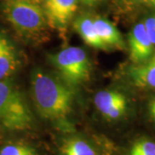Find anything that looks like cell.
Returning <instances> with one entry per match:
<instances>
[{"instance_id": "obj_15", "label": "cell", "mask_w": 155, "mask_h": 155, "mask_svg": "<svg viewBox=\"0 0 155 155\" xmlns=\"http://www.w3.org/2000/svg\"><path fill=\"white\" fill-rule=\"evenodd\" d=\"M142 22L150 41L155 48V15L147 17Z\"/></svg>"}, {"instance_id": "obj_16", "label": "cell", "mask_w": 155, "mask_h": 155, "mask_svg": "<svg viewBox=\"0 0 155 155\" xmlns=\"http://www.w3.org/2000/svg\"><path fill=\"white\" fill-rule=\"evenodd\" d=\"M147 107V115L149 116V119L151 120L152 123L155 127V96L150 98Z\"/></svg>"}, {"instance_id": "obj_19", "label": "cell", "mask_w": 155, "mask_h": 155, "mask_svg": "<svg viewBox=\"0 0 155 155\" xmlns=\"http://www.w3.org/2000/svg\"><path fill=\"white\" fill-rule=\"evenodd\" d=\"M84 3H86V4H92V3H95V2H97V1H98V0H83Z\"/></svg>"}, {"instance_id": "obj_14", "label": "cell", "mask_w": 155, "mask_h": 155, "mask_svg": "<svg viewBox=\"0 0 155 155\" xmlns=\"http://www.w3.org/2000/svg\"><path fill=\"white\" fill-rule=\"evenodd\" d=\"M0 155H38L33 147L22 142H10L0 148Z\"/></svg>"}, {"instance_id": "obj_5", "label": "cell", "mask_w": 155, "mask_h": 155, "mask_svg": "<svg viewBox=\"0 0 155 155\" xmlns=\"http://www.w3.org/2000/svg\"><path fill=\"white\" fill-rule=\"evenodd\" d=\"M97 110L111 121L120 120L127 114L129 102L121 91L116 90H104L98 91L94 97Z\"/></svg>"}, {"instance_id": "obj_10", "label": "cell", "mask_w": 155, "mask_h": 155, "mask_svg": "<svg viewBox=\"0 0 155 155\" xmlns=\"http://www.w3.org/2000/svg\"><path fill=\"white\" fill-rule=\"evenodd\" d=\"M96 30L105 48L124 49L125 42L119 30L110 22L102 17L93 18Z\"/></svg>"}, {"instance_id": "obj_1", "label": "cell", "mask_w": 155, "mask_h": 155, "mask_svg": "<svg viewBox=\"0 0 155 155\" xmlns=\"http://www.w3.org/2000/svg\"><path fill=\"white\" fill-rule=\"evenodd\" d=\"M34 104L45 119L60 120L72 110L74 94L72 89L58 78L36 70L31 79Z\"/></svg>"}, {"instance_id": "obj_7", "label": "cell", "mask_w": 155, "mask_h": 155, "mask_svg": "<svg viewBox=\"0 0 155 155\" xmlns=\"http://www.w3.org/2000/svg\"><path fill=\"white\" fill-rule=\"evenodd\" d=\"M48 23L55 28H64L76 13L78 0H44Z\"/></svg>"}, {"instance_id": "obj_11", "label": "cell", "mask_w": 155, "mask_h": 155, "mask_svg": "<svg viewBox=\"0 0 155 155\" xmlns=\"http://www.w3.org/2000/svg\"><path fill=\"white\" fill-rule=\"evenodd\" d=\"M74 28L85 44L95 48L105 49L104 45L96 30L92 17L86 15L78 17L74 22Z\"/></svg>"}, {"instance_id": "obj_12", "label": "cell", "mask_w": 155, "mask_h": 155, "mask_svg": "<svg viewBox=\"0 0 155 155\" xmlns=\"http://www.w3.org/2000/svg\"><path fill=\"white\" fill-rule=\"evenodd\" d=\"M125 155H155V138L147 134L138 135L128 144Z\"/></svg>"}, {"instance_id": "obj_17", "label": "cell", "mask_w": 155, "mask_h": 155, "mask_svg": "<svg viewBox=\"0 0 155 155\" xmlns=\"http://www.w3.org/2000/svg\"><path fill=\"white\" fill-rule=\"evenodd\" d=\"M127 5L136 6L144 3H147V0H122Z\"/></svg>"}, {"instance_id": "obj_13", "label": "cell", "mask_w": 155, "mask_h": 155, "mask_svg": "<svg viewBox=\"0 0 155 155\" xmlns=\"http://www.w3.org/2000/svg\"><path fill=\"white\" fill-rule=\"evenodd\" d=\"M61 155H97L91 145L83 140L72 138L62 145Z\"/></svg>"}, {"instance_id": "obj_2", "label": "cell", "mask_w": 155, "mask_h": 155, "mask_svg": "<svg viewBox=\"0 0 155 155\" xmlns=\"http://www.w3.org/2000/svg\"><path fill=\"white\" fill-rule=\"evenodd\" d=\"M32 125L33 116L21 91L8 79L0 81V128L21 132Z\"/></svg>"}, {"instance_id": "obj_18", "label": "cell", "mask_w": 155, "mask_h": 155, "mask_svg": "<svg viewBox=\"0 0 155 155\" xmlns=\"http://www.w3.org/2000/svg\"><path fill=\"white\" fill-rule=\"evenodd\" d=\"M147 3L155 9V0H147Z\"/></svg>"}, {"instance_id": "obj_20", "label": "cell", "mask_w": 155, "mask_h": 155, "mask_svg": "<svg viewBox=\"0 0 155 155\" xmlns=\"http://www.w3.org/2000/svg\"><path fill=\"white\" fill-rule=\"evenodd\" d=\"M33 1H35V2H36V3H39V4H40L41 2H43L44 0H33Z\"/></svg>"}, {"instance_id": "obj_8", "label": "cell", "mask_w": 155, "mask_h": 155, "mask_svg": "<svg viewBox=\"0 0 155 155\" xmlns=\"http://www.w3.org/2000/svg\"><path fill=\"white\" fill-rule=\"evenodd\" d=\"M127 75L134 88L155 91V50L148 60L140 64H132L127 69Z\"/></svg>"}, {"instance_id": "obj_6", "label": "cell", "mask_w": 155, "mask_h": 155, "mask_svg": "<svg viewBox=\"0 0 155 155\" xmlns=\"http://www.w3.org/2000/svg\"><path fill=\"white\" fill-rule=\"evenodd\" d=\"M129 58L132 64H140L148 60L154 52L147 34L143 22H140L134 26L128 35Z\"/></svg>"}, {"instance_id": "obj_9", "label": "cell", "mask_w": 155, "mask_h": 155, "mask_svg": "<svg viewBox=\"0 0 155 155\" xmlns=\"http://www.w3.org/2000/svg\"><path fill=\"white\" fill-rule=\"evenodd\" d=\"M17 67V50L6 36L0 34V81L12 76Z\"/></svg>"}, {"instance_id": "obj_3", "label": "cell", "mask_w": 155, "mask_h": 155, "mask_svg": "<svg viewBox=\"0 0 155 155\" xmlns=\"http://www.w3.org/2000/svg\"><path fill=\"white\" fill-rule=\"evenodd\" d=\"M2 11L11 26L23 35H36L48 24L43 7L33 0H4Z\"/></svg>"}, {"instance_id": "obj_4", "label": "cell", "mask_w": 155, "mask_h": 155, "mask_svg": "<svg viewBox=\"0 0 155 155\" xmlns=\"http://www.w3.org/2000/svg\"><path fill=\"white\" fill-rule=\"evenodd\" d=\"M51 60L67 84L76 85L89 79L91 64L83 48H66L53 55Z\"/></svg>"}]
</instances>
